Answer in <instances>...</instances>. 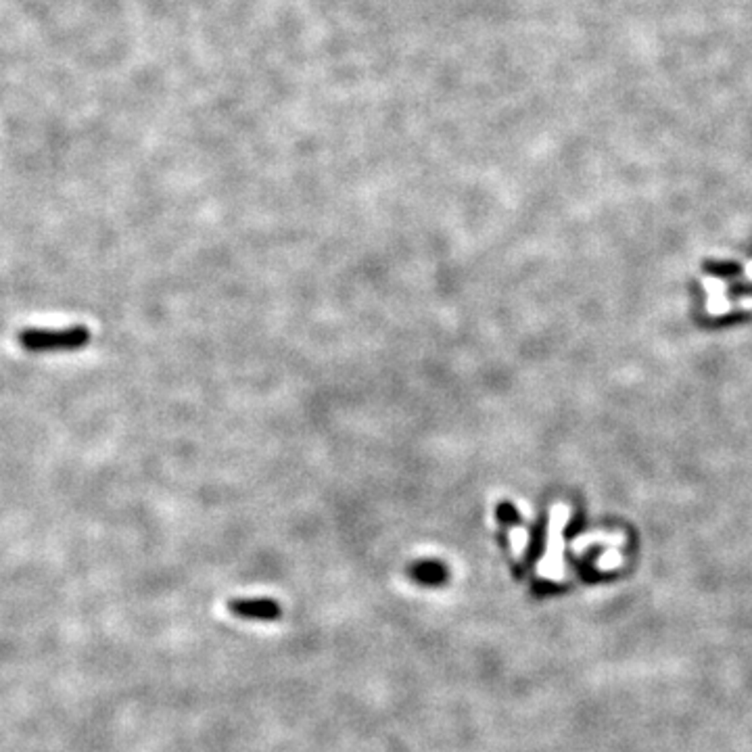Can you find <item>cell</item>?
Wrapping results in <instances>:
<instances>
[{
	"label": "cell",
	"mask_w": 752,
	"mask_h": 752,
	"mask_svg": "<svg viewBox=\"0 0 752 752\" xmlns=\"http://www.w3.org/2000/svg\"><path fill=\"white\" fill-rule=\"evenodd\" d=\"M90 339L88 328L73 326L63 330H42V328H28L19 333V343L26 349L42 351V349H75L86 345Z\"/></svg>",
	"instance_id": "cell-1"
},
{
	"label": "cell",
	"mask_w": 752,
	"mask_h": 752,
	"mask_svg": "<svg viewBox=\"0 0 752 752\" xmlns=\"http://www.w3.org/2000/svg\"><path fill=\"white\" fill-rule=\"evenodd\" d=\"M746 276H748V278H752V264L748 266V270H746Z\"/></svg>",
	"instance_id": "cell-5"
},
{
	"label": "cell",
	"mask_w": 752,
	"mask_h": 752,
	"mask_svg": "<svg viewBox=\"0 0 752 752\" xmlns=\"http://www.w3.org/2000/svg\"><path fill=\"white\" fill-rule=\"evenodd\" d=\"M410 575H412V579H416V581H420L424 585H439L447 577L445 566L441 562H435V560H422V562L412 564Z\"/></svg>",
	"instance_id": "cell-3"
},
{
	"label": "cell",
	"mask_w": 752,
	"mask_h": 752,
	"mask_svg": "<svg viewBox=\"0 0 752 752\" xmlns=\"http://www.w3.org/2000/svg\"><path fill=\"white\" fill-rule=\"evenodd\" d=\"M228 611L243 619H259V621H276L280 617V606L274 600H230Z\"/></svg>",
	"instance_id": "cell-2"
},
{
	"label": "cell",
	"mask_w": 752,
	"mask_h": 752,
	"mask_svg": "<svg viewBox=\"0 0 752 752\" xmlns=\"http://www.w3.org/2000/svg\"><path fill=\"white\" fill-rule=\"evenodd\" d=\"M704 286L709 290V304H706V310L711 314H725L729 312V301L725 299V284L721 280H715V278H706L704 280Z\"/></svg>",
	"instance_id": "cell-4"
}]
</instances>
